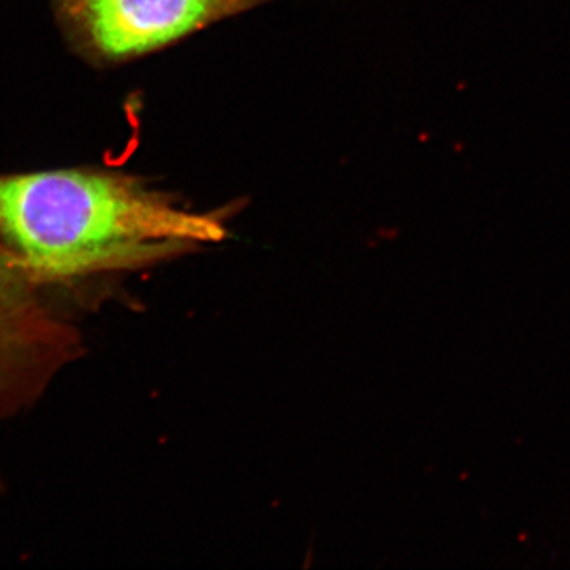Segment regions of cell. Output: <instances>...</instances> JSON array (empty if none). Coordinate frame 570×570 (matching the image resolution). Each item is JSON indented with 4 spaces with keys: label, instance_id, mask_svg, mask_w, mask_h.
I'll use <instances>...</instances> for the list:
<instances>
[{
    "label": "cell",
    "instance_id": "cell-2",
    "mask_svg": "<svg viewBox=\"0 0 570 570\" xmlns=\"http://www.w3.org/2000/svg\"><path fill=\"white\" fill-rule=\"evenodd\" d=\"M273 0H51L67 45L97 67L118 66Z\"/></svg>",
    "mask_w": 570,
    "mask_h": 570
},
{
    "label": "cell",
    "instance_id": "cell-1",
    "mask_svg": "<svg viewBox=\"0 0 570 570\" xmlns=\"http://www.w3.org/2000/svg\"><path fill=\"white\" fill-rule=\"evenodd\" d=\"M225 236L137 176L102 168L0 174V253L40 287L141 268Z\"/></svg>",
    "mask_w": 570,
    "mask_h": 570
},
{
    "label": "cell",
    "instance_id": "cell-3",
    "mask_svg": "<svg viewBox=\"0 0 570 570\" xmlns=\"http://www.w3.org/2000/svg\"><path fill=\"white\" fill-rule=\"evenodd\" d=\"M45 291L0 253V423L33 406L80 355L77 328Z\"/></svg>",
    "mask_w": 570,
    "mask_h": 570
}]
</instances>
